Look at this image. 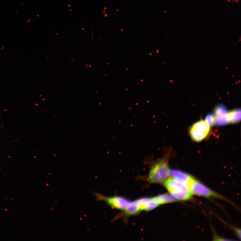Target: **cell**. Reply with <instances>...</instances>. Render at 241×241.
<instances>
[{"label":"cell","instance_id":"1","mask_svg":"<svg viewBox=\"0 0 241 241\" xmlns=\"http://www.w3.org/2000/svg\"><path fill=\"white\" fill-rule=\"evenodd\" d=\"M169 156L166 154L161 158L154 160L150 166L149 178L150 182L161 183L166 181L169 176Z\"/></svg>","mask_w":241,"mask_h":241},{"label":"cell","instance_id":"2","mask_svg":"<svg viewBox=\"0 0 241 241\" xmlns=\"http://www.w3.org/2000/svg\"><path fill=\"white\" fill-rule=\"evenodd\" d=\"M166 188L176 200H185L190 199L192 195L188 185L174 178H170L165 182Z\"/></svg>","mask_w":241,"mask_h":241},{"label":"cell","instance_id":"3","mask_svg":"<svg viewBox=\"0 0 241 241\" xmlns=\"http://www.w3.org/2000/svg\"><path fill=\"white\" fill-rule=\"evenodd\" d=\"M210 128L205 121H199L191 127L189 131L190 136L192 139L196 142H200L207 136Z\"/></svg>","mask_w":241,"mask_h":241},{"label":"cell","instance_id":"4","mask_svg":"<svg viewBox=\"0 0 241 241\" xmlns=\"http://www.w3.org/2000/svg\"><path fill=\"white\" fill-rule=\"evenodd\" d=\"M94 195L97 200L104 201L110 206L119 209H126L130 203L128 199L123 197H109L98 193H95Z\"/></svg>","mask_w":241,"mask_h":241},{"label":"cell","instance_id":"5","mask_svg":"<svg viewBox=\"0 0 241 241\" xmlns=\"http://www.w3.org/2000/svg\"><path fill=\"white\" fill-rule=\"evenodd\" d=\"M192 194L204 197L217 196V195L211 189L194 178L189 185Z\"/></svg>","mask_w":241,"mask_h":241},{"label":"cell","instance_id":"6","mask_svg":"<svg viewBox=\"0 0 241 241\" xmlns=\"http://www.w3.org/2000/svg\"><path fill=\"white\" fill-rule=\"evenodd\" d=\"M229 112L224 105H217L214 110L215 123L219 126H224L229 123Z\"/></svg>","mask_w":241,"mask_h":241},{"label":"cell","instance_id":"7","mask_svg":"<svg viewBox=\"0 0 241 241\" xmlns=\"http://www.w3.org/2000/svg\"><path fill=\"white\" fill-rule=\"evenodd\" d=\"M169 176L179 181L186 183L188 186L193 178L187 173L176 169L169 170Z\"/></svg>","mask_w":241,"mask_h":241},{"label":"cell","instance_id":"8","mask_svg":"<svg viewBox=\"0 0 241 241\" xmlns=\"http://www.w3.org/2000/svg\"><path fill=\"white\" fill-rule=\"evenodd\" d=\"M152 199L159 205L171 203L176 200L171 194H165L157 196Z\"/></svg>","mask_w":241,"mask_h":241},{"label":"cell","instance_id":"9","mask_svg":"<svg viewBox=\"0 0 241 241\" xmlns=\"http://www.w3.org/2000/svg\"><path fill=\"white\" fill-rule=\"evenodd\" d=\"M229 123L233 124L239 122L241 119L240 109H236L229 112Z\"/></svg>","mask_w":241,"mask_h":241},{"label":"cell","instance_id":"10","mask_svg":"<svg viewBox=\"0 0 241 241\" xmlns=\"http://www.w3.org/2000/svg\"><path fill=\"white\" fill-rule=\"evenodd\" d=\"M125 210V213L128 215L136 214L140 211L136 201L130 203Z\"/></svg>","mask_w":241,"mask_h":241},{"label":"cell","instance_id":"11","mask_svg":"<svg viewBox=\"0 0 241 241\" xmlns=\"http://www.w3.org/2000/svg\"><path fill=\"white\" fill-rule=\"evenodd\" d=\"M150 200V199L148 198H143L136 201L140 211L146 210L147 205Z\"/></svg>","mask_w":241,"mask_h":241},{"label":"cell","instance_id":"12","mask_svg":"<svg viewBox=\"0 0 241 241\" xmlns=\"http://www.w3.org/2000/svg\"><path fill=\"white\" fill-rule=\"evenodd\" d=\"M205 121L210 127H213L215 124L214 115L211 113L207 114L206 116Z\"/></svg>","mask_w":241,"mask_h":241},{"label":"cell","instance_id":"13","mask_svg":"<svg viewBox=\"0 0 241 241\" xmlns=\"http://www.w3.org/2000/svg\"><path fill=\"white\" fill-rule=\"evenodd\" d=\"M236 233L237 234V236H239V239L241 237V231L240 229H236Z\"/></svg>","mask_w":241,"mask_h":241}]
</instances>
